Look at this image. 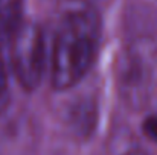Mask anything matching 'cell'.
<instances>
[{
  "label": "cell",
  "instance_id": "1",
  "mask_svg": "<svg viewBox=\"0 0 157 155\" xmlns=\"http://www.w3.org/2000/svg\"><path fill=\"white\" fill-rule=\"evenodd\" d=\"M101 18L87 3L72 5L59 18L51 53L53 88L69 90L84 79L99 52Z\"/></svg>",
  "mask_w": 157,
  "mask_h": 155
},
{
  "label": "cell",
  "instance_id": "2",
  "mask_svg": "<svg viewBox=\"0 0 157 155\" xmlns=\"http://www.w3.org/2000/svg\"><path fill=\"white\" fill-rule=\"evenodd\" d=\"M0 47L6 50L8 67L25 90L40 85L46 70V44L41 29L9 8L0 20Z\"/></svg>",
  "mask_w": 157,
  "mask_h": 155
},
{
  "label": "cell",
  "instance_id": "3",
  "mask_svg": "<svg viewBox=\"0 0 157 155\" xmlns=\"http://www.w3.org/2000/svg\"><path fill=\"white\" fill-rule=\"evenodd\" d=\"M9 101V88H8V73H6V61L0 50V113L5 109Z\"/></svg>",
  "mask_w": 157,
  "mask_h": 155
},
{
  "label": "cell",
  "instance_id": "4",
  "mask_svg": "<svg viewBox=\"0 0 157 155\" xmlns=\"http://www.w3.org/2000/svg\"><path fill=\"white\" fill-rule=\"evenodd\" d=\"M144 132L150 140L157 143V114L156 116H150L144 122Z\"/></svg>",
  "mask_w": 157,
  "mask_h": 155
},
{
  "label": "cell",
  "instance_id": "5",
  "mask_svg": "<svg viewBox=\"0 0 157 155\" xmlns=\"http://www.w3.org/2000/svg\"><path fill=\"white\" fill-rule=\"evenodd\" d=\"M125 155H147V154L142 152V151H130V152H127Z\"/></svg>",
  "mask_w": 157,
  "mask_h": 155
}]
</instances>
